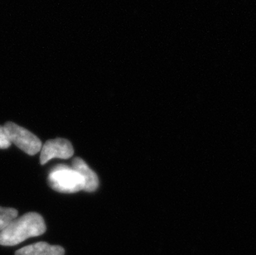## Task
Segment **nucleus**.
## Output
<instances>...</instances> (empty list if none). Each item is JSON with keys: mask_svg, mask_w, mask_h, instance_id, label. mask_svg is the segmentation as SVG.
Returning <instances> with one entry per match:
<instances>
[{"mask_svg": "<svg viewBox=\"0 0 256 255\" xmlns=\"http://www.w3.org/2000/svg\"><path fill=\"white\" fill-rule=\"evenodd\" d=\"M46 230L44 217L36 212H28L12 220L0 232V244L14 246L28 238L44 234Z\"/></svg>", "mask_w": 256, "mask_h": 255, "instance_id": "f257e3e1", "label": "nucleus"}, {"mask_svg": "<svg viewBox=\"0 0 256 255\" xmlns=\"http://www.w3.org/2000/svg\"><path fill=\"white\" fill-rule=\"evenodd\" d=\"M48 184L52 190L58 192H78L84 190L85 180L72 166L65 164H58L54 166L48 176Z\"/></svg>", "mask_w": 256, "mask_h": 255, "instance_id": "f03ea898", "label": "nucleus"}, {"mask_svg": "<svg viewBox=\"0 0 256 255\" xmlns=\"http://www.w3.org/2000/svg\"><path fill=\"white\" fill-rule=\"evenodd\" d=\"M4 128L11 144L30 156H34L42 150L41 140L24 128L12 122H7Z\"/></svg>", "mask_w": 256, "mask_h": 255, "instance_id": "7ed1b4c3", "label": "nucleus"}, {"mask_svg": "<svg viewBox=\"0 0 256 255\" xmlns=\"http://www.w3.org/2000/svg\"><path fill=\"white\" fill-rule=\"evenodd\" d=\"M74 154V148L69 140L58 138L56 140H48L42 147L40 164L44 165L51 159L70 158Z\"/></svg>", "mask_w": 256, "mask_h": 255, "instance_id": "20e7f679", "label": "nucleus"}, {"mask_svg": "<svg viewBox=\"0 0 256 255\" xmlns=\"http://www.w3.org/2000/svg\"><path fill=\"white\" fill-rule=\"evenodd\" d=\"M72 168L78 172L85 180L84 190L86 192H94L99 186V178L97 174L94 172L86 162L80 158H74L72 162Z\"/></svg>", "mask_w": 256, "mask_h": 255, "instance_id": "39448f33", "label": "nucleus"}, {"mask_svg": "<svg viewBox=\"0 0 256 255\" xmlns=\"http://www.w3.org/2000/svg\"><path fill=\"white\" fill-rule=\"evenodd\" d=\"M15 255H65V250L62 246L38 242L20 248L15 252Z\"/></svg>", "mask_w": 256, "mask_h": 255, "instance_id": "423d86ee", "label": "nucleus"}, {"mask_svg": "<svg viewBox=\"0 0 256 255\" xmlns=\"http://www.w3.org/2000/svg\"><path fill=\"white\" fill-rule=\"evenodd\" d=\"M18 212L14 208L0 207V232L8 226V224L17 219Z\"/></svg>", "mask_w": 256, "mask_h": 255, "instance_id": "0eeeda50", "label": "nucleus"}, {"mask_svg": "<svg viewBox=\"0 0 256 255\" xmlns=\"http://www.w3.org/2000/svg\"><path fill=\"white\" fill-rule=\"evenodd\" d=\"M10 146H11V142L5 132L4 128L0 126V150H6Z\"/></svg>", "mask_w": 256, "mask_h": 255, "instance_id": "6e6552de", "label": "nucleus"}]
</instances>
